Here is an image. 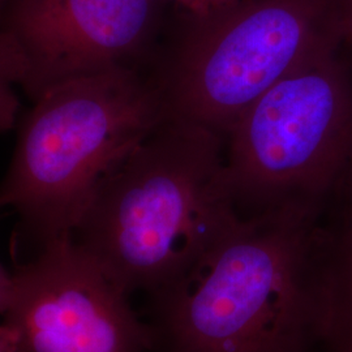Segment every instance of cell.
Masks as SVG:
<instances>
[{
	"label": "cell",
	"instance_id": "1",
	"mask_svg": "<svg viewBox=\"0 0 352 352\" xmlns=\"http://www.w3.org/2000/svg\"><path fill=\"white\" fill-rule=\"evenodd\" d=\"M316 218L239 215L180 277L151 292L154 350L314 351Z\"/></svg>",
	"mask_w": 352,
	"mask_h": 352
},
{
	"label": "cell",
	"instance_id": "2",
	"mask_svg": "<svg viewBox=\"0 0 352 352\" xmlns=\"http://www.w3.org/2000/svg\"><path fill=\"white\" fill-rule=\"evenodd\" d=\"M223 166L222 136L164 119L102 179L72 238L126 294L161 289L239 217Z\"/></svg>",
	"mask_w": 352,
	"mask_h": 352
},
{
	"label": "cell",
	"instance_id": "3",
	"mask_svg": "<svg viewBox=\"0 0 352 352\" xmlns=\"http://www.w3.org/2000/svg\"><path fill=\"white\" fill-rule=\"evenodd\" d=\"M342 37V0H235L182 13L146 69L166 119L225 139L270 89Z\"/></svg>",
	"mask_w": 352,
	"mask_h": 352
},
{
	"label": "cell",
	"instance_id": "4",
	"mask_svg": "<svg viewBox=\"0 0 352 352\" xmlns=\"http://www.w3.org/2000/svg\"><path fill=\"white\" fill-rule=\"evenodd\" d=\"M166 119L145 68L85 76L47 90L19 126L0 206L41 244L72 235L102 179Z\"/></svg>",
	"mask_w": 352,
	"mask_h": 352
},
{
	"label": "cell",
	"instance_id": "5",
	"mask_svg": "<svg viewBox=\"0 0 352 352\" xmlns=\"http://www.w3.org/2000/svg\"><path fill=\"white\" fill-rule=\"evenodd\" d=\"M340 46L285 77L228 129L223 182L240 217L318 214L351 173L352 67Z\"/></svg>",
	"mask_w": 352,
	"mask_h": 352
},
{
	"label": "cell",
	"instance_id": "6",
	"mask_svg": "<svg viewBox=\"0 0 352 352\" xmlns=\"http://www.w3.org/2000/svg\"><path fill=\"white\" fill-rule=\"evenodd\" d=\"M128 295L67 235L16 266L3 316L19 352L153 351L151 325L140 321Z\"/></svg>",
	"mask_w": 352,
	"mask_h": 352
},
{
	"label": "cell",
	"instance_id": "7",
	"mask_svg": "<svg viewBox=\"0 0 352 352\" xmlns=\"http://www.w3.org/2000/svg\"><path fill=\"white\" fill-rule=\"evenodd\" d=\"M162 0H10L0 26L33 100L63 82L144 68L162 38Z\"/></svg>",
	"mask_w": 352,
	"mask_h": 352
},
{
	"label": "cell",
	"instance_id": "8",
	"mask_svg": "<svg viewBox=\"0 0 352 352\" xmlns=\"http://www.w3.org/2000/svg\"><path fill=\"white\" fill-rule=\"evenodd\" d=\"M311 283L316 347L352 352V171L317 214Z\"/></svg>",
	"mask_w": 352,
	"mask_h": 352
},
{
	"label": "cell",
	"instance_id": "9",
	"mask_svg": "<svg viewBox=\"0 0 352 352\" xmlns=\"http://www.w3.org/2000/svg\"><path fill=\"white\" fill-rule=\"evenodd\" d=\"M21 71L17 54L10 37L0 26V132L13 129L19 123Z\"/></svg>",
	"mask_w": 352,
	"mask_h": 352
},
{
	"label": "cell",
	"instance_id": "10",
	"mask_svg": "<svg viewBox=\"0 0 352 352\" xmlns=\"http://www.w3.org/2000/svg\"><path fill=\"white\" fill-rule=\"evenodd\" d=\"M162 1H173L182 8L183 12L199 14V13L213 11L235 0H162Z\"/></svg>",
	"mask_w": 352,
	"mask_h": 352
},
{
	"label": "cell",
	"instance_id": "11",
	"mask_svg": "<svg viewBox=\"0 0 352 352\" xmlns=\"http://www.w3.org/2000/svg\"><path fill=\"white\" fill-rule=\"evenodd\" d=\"M343 6V37L342 52L352 67V0H342Z\"/></svg>",
	"mask_w": 352,
	"mask_h": 352
},
{
	"label": "cell",
	"instance_id": "12",
	"mask_svg": "<svg viewBox=\"0 0 352 352\" xmlns=\"http://www.w3.org/2000/svg\"><path fill=\"white\" fill-rule=\"evenodd\" d=\"M12 287V273H8L6 267L0 264V315H4L8 305Z\"/></svg>",
	"mask_w": 352,
	"mask_h": 352
},
{
	"label": "cell",
	"instance_id": "13",
	"mask_svg": "<svg viewBox=\"0 0 352 352\" xmlns=\"http://www.w3.org/2000/svg\"><path fill=\"white\" fill-rule=\"evenodd\" d=\"M0 352H19L17 337L6 322L0 324Z\"/></svg>",
	"mask_w": 352,
	"mask_h": 352
},
{
	"label": "cell",
	"instance_id": "14",
	"mask_svg": "<svg viewBox=\"0 0 352 352\" xmlns=\"http://www.w3.org/2000/svg\"><path fill=\"white\" fill-rule=\"evenodd\" d=\"M10 0H0V11L4 8V6L8 3Z\"/></svg>",
	"mask_w": 352,
	"mask_h": 352
}]
</instances>
